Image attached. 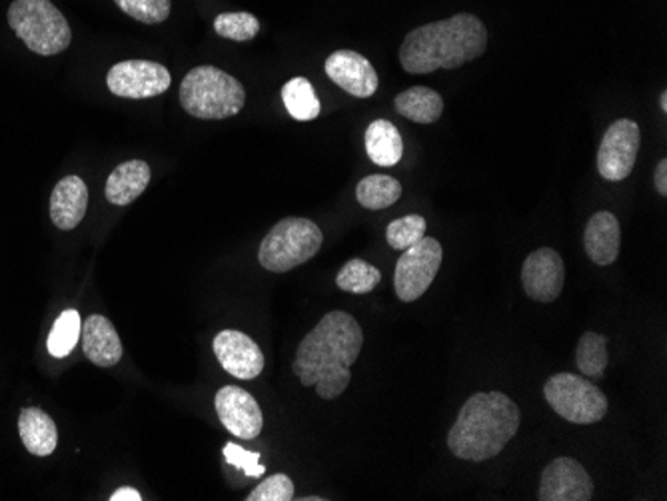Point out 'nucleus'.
Listing matches in <instances>:
<instances>
[{
  "mask_svg": "<svg viewBox=\"0 0 667 501\" xmlns=\"http://www.w3.org/2000/svg\"><path fill=\"white\" fill-rule=\"evenodd\" d=\"M143 500V495L138 493V491L134 490V488H121V490H116L113 493V498L111 501H140Z\"/></svg>",
  "mask_w": 667,
  "mask_h": 501,
  "instance_id": "72a5a7b5",
  "label": "nucleus"
},
{
  "mask_svg": "<svg viewBox=\"0 0 667 501\" xmlns=\"http://www.w3.org/2000/svg\"><path fill=\"white\" fill-rule=\"evenodd\" d=\"M518 404L502 392H480L463 401L458 420L448 431V450L468 461L492 460L520 430Z\"/></svg>",
  "mask_w": 667,
  "mask_h": 501,
  "instance_id": "7ed1b4c3",
  "label": "nucleus"
},
{
  "mask_svg": "<svg viewBox=\"0 0 667 501\" xmlns=\"http://www.w3.org/2000/svg\"><path fill=\"white\" fill-rule=\"evenodd\" d=\"M654 186L657 192L661 196H667V160L661 158L656 166V175H654Z\"/></svg>",
  "mask_w": 667,
  "mask_h": 501,
  "instance_id": "473e14b6",
  "label": "nucleus"
},
{
  "mask_svg": "<svg viewBox=\"0 0 667 501\" xmlns=\"http://www.w3.org/2000/svg\"><path fill=\"white\" fill-rule=\"evenodd\" d=\"M19 434L24 448L37 458H46L59 446L56 424L41 408H22L19 414Z\"/></svg>",
  "mask_w": 667,
  "mask_h": 501,
  "instance_id": "aec40b11",
  "label": "nucleus"
},
{
  "mask_svg": "<svg viewBox=\"0 0 667 501\" xmlns=\"http://www.w3.org/2000/svg\"><path fill=\"white\" fill-rule=\"evenodd\" d=\"M282 101H284L288 114L300 123H310V121L319 118L320 111H322V104H320L312 82L304 76H296L284 84Z\"/></svg>",
  "mask_w": 667,
  "mask_h": 501,
  "instance_id": "5701e85b",
  "label": "nucleus"
},
{
  "mask_svg": "<svg viewBox=\"0 0 667 501\" xmlns=\"http://www.w3.org/2000/svg\"><path fill=\"white\" fill-rule=\"evenodd\" d=\"M324 242V234L316 222L309 218H284L272 226L258 250L260 267L268 272H290L316 257Z\"/></svg>",
  "mask_w": 667,
  "mask_h": 501,
  "instance_id": "423d86ee",
  "label": "nucleus"
},
{
  "mask_svg": "<svg viewBox=\"0 0 667 501\" xmlns=\"http://www.w3.org/2000/svg\"><path fill=\"white\" fill-rule=\"evenodd\" d=\"M592 495L594 481L577 460L555 458L542 471L540 501H590Z\"/></svg>",
  "mask_w": 667,
  "mask_h": 501,
  "instance_id": "9b49d317",
  "label": "nucleus"
},
{
  "mask_svg": "<svg viewBox=\"0 0 667 501\" xmlns=\"http://www.w3.org/2000/svg\"><path fill=\"white\" fill-rule=\"evenodd\" d=\"M225 458H227L230 466H235L238 470L244 471L248 478H260L264 476L267 468L260 466V453L258 451H248L244 448H240L237 443L228 441L225 446Z\"/></svg>",
  "mask_w": 667,
  "mask_h": 501,
  "instance_id": "2f4dec72",
  "label": "nucleus"
},
{
  "mask_svg": "<svg viewBox=\"0 0 667 501\" xmlns=\"http://www.w3.org/2000/svg\"><path fill=\"white\" fill-rule=\"evenodd\" d=\"M180 104L200 121H225L247 104V91L228 72L205 64L188 72L180 84Z\"/></svg>",
  "mask_w": 667,
  "mask_h": 501,
  "instance_id": "20e7f679",
  "label": "nucleus"
},
{
  "mask_svg": "<svg viewBox=\"0 0 667 501\" xmlns=\"http://www.w3.org/2000/svg\"><path fill=\"white\" fill-rule=\"evenodd\" d=\"M366 153L369 160L378 166H394L404 156L402 134L390 121L378 118L366 131Z\"/></svg>",
  "mask_w": 667,
  "mask_h": 501,
  "instance_id": "4be33fe9",
  "label": "nucleus"
},
{
  "mask_svg": "<svg viewBox=\"0 0 667 501\" xmlns=\"http://www.w3.org/2000/svg\"><path fill=\"white\" fill-rule=\"evenodd\" d=\"M622 228L612 212H597L587 220L584 248L587 258L597 267H612L619 257Z\"/></svg>",
  "mask_w": 667,
  "mask_h": 501,
  "instance_id": "f3484780",
  "label": "nucleus"
},
{
  "mask_svg": "<svg viewBox=\"0 0 667 501\" xmlns=\"http://www.w3.org/2000/svg\"><path fill=\"white\" fill-rule=\"evenodd\" d=\"M108 91L121 98H155L165 94L173 76L163 64L153 61H124L114 64L106 76Z\"/></svg>",
  "mask_w": 667,
  "mask_h": 501,
  "instance_id": "9d476101",
  "label": "nucleus"
},
{
  "mask_svg": "<svg viewBox=\"0 0 667 501\" xmlns=\"http://www.w3.org/2000/svg\"><path fill=\"white\" fill-rule=\"evenodd\" d=\"M81 332H83L81 314L76 310L62 312L61 316L56 317L49 342H46L49 352L54 358H66L72 349L76 348V344L81 340Z\"/></svg>",
  "mask_w": 667,
  "mask_h": 501,
  "instance_id": "a878e982",
  "label": "nucleus"
},
{
  "mask_svg": "<svg viewBox=\"0 0 667 501\" xmlns=\"http://www.w3.org/2000/svg\"><path fill=\"white\" fill-rule=\"evenodd\" d=\"M216 414L232 436L240 440H257L264 426L262 409L257 398L238 386L218 389L215 398Z\"/></svg>",
  "mask_w": 667,
  "mask_h": 501,
  "instance_id": "f8f14e48",
  "label": "nucleus"
},
{
  "mask_svg": "<svg viewBox=\"0 0 667 501\" xmlns=\"http://www.w3.org/2000/svg\"><path fill=\"white\" fill-rule=\"evenodd\" d=\"M544 398L564 420L590 426L606 418V394L594 386V379L582 378L570 372L555 374L544 384Z\"/></svg>",
  "mask_w": 667,
  "mask_h": 501,
  "instance_id": "0eeeda50",
  "label": "nucleus"
},
{
  "mask_svg": "<svg viewBox=\"0 0 667 501\" xmlns=\"http://www.w3.org/2000/svg\"><path fill=\"white\" fill-rule=\"evenodd\" d=\"M396 111L416 124H434L444 113V98L428 86H411L394 98Z\"/></svg>",
  "mask_w": 667,
  "mask_h": 501,
  "instance_id": "412c9836",
  "label": "nucleus"
},
{
  "mask_svg": "<svg viewBox=\"0 0 667 501\" xmlns=\"http://www.w3.org/2000/svg\"><path fill=\"white\" fill-rule=\"evenodd\" d=\"M486 46L488 31L483 22L470 12H460L414 29L402 42L400 64L410 74L452 71L480 59Z\"/></svg>",
  "mask_w": 667,
  "mask_h": 501,
  "instance_id": "f03ea898",
  "label": "nucleus"
},
{
  "mask_svg": "<svg viewBox=\"0 0 667 501\" xmlns=\"http://www.w3.org/2000/svg\"><path fill=\"white\" fill-rule=\"evenodd\" d=\"M564 282V258L552 248H540L525 258L522 267V284L528 298L542 304H550L562 294Z\"/></svg>",
  "mask_w": 667,
  "mask_h": 501,
  "instance_id": "ddd939ff",
  "label": "nucleus"
},
{
  "mask_svg": "<svg viewBox=\"0 0 667 501\" xmlns=\"http://www.w3.org/2000/svg\"><path fill=\"white\" fill-rule=\"evenodd\" d=\"M639 144H642V133L637 123L629 118H619L612 124L597 150L600 176L609 182L626 180L636 166Z\"/></svg>",
  "mask_w": 667,
  "mask_h": 501,
  "instance_id": "1a4fd4ad",
  "label": "nucleus"
},
{
  "mask_svg": "<svg viewBox=\"0 0 667 501\" xmlns=\"http://www.w3.org/2000/svg\"><path fill=\"white\" fill-rule=\"evenodd\" d=\"M381 282V270L359 258H352L346 262L336 276V286L352 294H368Z\"/></svg>",
  "mask_w": 667,
  "mask_h": 501,
  "instance_id": "bb28decb",
  "label": "nucleus"
},
{
  "mask_svg": "<svg viewBox=\"0 0 667 501\" xmlns=\"http://www.w3.org/2000/svg\"><path fill=\"white\" fill-rule=\"evenodd\" d=\"M9 24L34 54L54 56L71 46L69 21L51 0H14L9 9Z\"/></svg>",
  "mask_w": 667,
  "mask_h": 501,
  "instance_id": "39448f33",
  "label": "nucleus"
},
{
  "mask_svg": "<svg viewBox=\"0 0 667 501\" xmlns=\"http://www.w3.org/2000/svg\"><path fill=\"white\" fill-rule=\"evenodd\" d=\"M118 9L144 24L165 22L173 11V0H114Z\"/></svg>",
  "mask_w": 667,
  "mask_h": 501,
  "instance_id": "c756f323",
  "label": "nucleus"
},
{
  "mask_svg": "<svg viewBox=\"0 0 667 501\" xmlns=\"http://www.w3.org/2000/svg\"><path fill=\"white\" fill-rule=\"evenodd\" d=\"M294 500V483L286 473H274L267 481L250 491L247 501H290Z\"/></svg>",
  "mask_w": 667,
  "mask_h": 501,
  "instance_id": "7c9ffc66",
  "label": "nucleus"
},
{
  "mask_svg": "<svg viewBox=\"0 0 667 501\" xmlns=\"http://www.w3.org/2000/svg\"><path fill=\"white\" fill-rule=\"evenodd\" d=\"M150 185V166L144 160H128L116 166L106 180L104 195L114 206L133 205L138 196Z\"/></svg>",
  "mask_w": 667,
  "mask_h": 501,
  "instance_id": "6ab92c4d",
  "label": "nucleus"
},
{
  "mask_svg": "<svg viewBox=\"0 0 667 501\" xmlns=\"http://www.w3.org/2000/svg\"><path fill=\"white\" fill-rule=\"evenodd\" d=\"M659 108H661V111H664V113H667V93H666V91H664V93L659 94Z\"/></svg>",
  "mask_w": 667,
  "mask_h": 501,
  "instance_id": "f704fd0d",
  "label": "nucleus"
},
{
  "mask_svg": "<svg viewBox=\"0 0 667 501\" xmlns=\"http://www.w3.org/2000/svg\"><path fill=\"white\" fill-rule=\"evenodd\" d=\"M575 364L585 378L602 379L607 368V338L597 332H585L575 348Z\"/></svg>",
  "mask_w": 667,
  "mask_h": 501,
  "instance_id": "393cba45",
  "label": "nucleus"
},
{
  "mask_svg": "<svg viewBox=\"0 0 667 501\" xmlns=\"http://www.w3.org/2000/svg\"><path fill=\"white\" fill-rule=\"evenodd\" d=\"M88 208V188L83 178L66 176L54 186L51 195V218L56 228L74 230L83 222Z\"/></svg>",
  "mask_w": 667,
  "mask_h": 501,
  "instance_id": "a211bd4d",
  "label": "nucleus"
},
{
  "mask_svg": "<svg viewBox=\"0 0 667 501\" xmlns=\"http://www.w3.org/2000/svg\"><path fill=\"white\" fill-rule=\"evenodd\" d=\"M215 354L220 366L238 379H257L264 369L262 349L238 330H225L216 336Z\"/></svg>",
  "mask_w": 667,
  "mask_h": 501,
  "instance_id": "4468645a",
  "label": "nucleus"
},
{
  "mask_svg": "<svg viewBox=\"0 0 667 501\" xmlns=\"http://www.w3.org/2000/svg\"><path fill=\"white\" fill-rule=\"evenodd\" d=\"M84 356L98 368H113L123 359V342L108 317L93 314L83 324Z\"/></svg>",
  "mask_w": 667,
  "mask_h": 501,
  "instance_id": "dca6fc26",
  "label": "nucleus"
},
{
  "mask_svg": "<svg viewBox=\"0 0 667 501\" xmlns=\"http://www.w3.org/2000/svg\"><path fill=\"white\" fill-rule=\"evenodd\" d=\"M444 250L436 238L424 236L420 242L406 248L396 264L394 288L396 296L402 302H416L420 300L426 290L436 280V274L441 267Z\"/></svg>",
  "mask_w": 667,
  "mask_h": 501,
  "instance_id": "6e6552de",
  "label": "nucleus"
},
{
  "mask_svg": "<svg viewBox=\"0 0 667 501\" xmlns=\"http://www.w3.org/2000/svg\"><path fill=\"white\" fill-rule=\"evenodd\" d=\"M402 185L386 175L366 176L356 186V198L359 205L368 210H384L400 200Z\"/></svg>",
  "mask_w": 667,
  "mask_h": 501,
  "instance_id": "b1692460",
  "label": "nucleus"
},
{
  "mask_svg": "<svg viewBox=\"0 0 667 501\" xmlns=\"http://www.w3.org/2000/svg\"><path fill=\"white\" fill-rule=\"evenodd\" d=\"M215 31L228 41L248 42L257 39L260 22L250 12H222L216 17Z\"/></svg>",
  "mask_w": 667,
  "mask_h": 501,
  "instance_id": "cd10ccee",
  "label": "nucleus"
},
{
  "mask_svg": "<svg viewBox=\"0 0 667 501\" xmlns=\"http://www.w3.org/2000/svg\"><path fill=\"white\" fill-rule=\"evenodd\" d=\"M426 218L420 215H408L404 218L394 220L386 228V240L394 250H400L404 252L406 248L420 242L421 238L426 236Z\"/></svg>",
  "mask_w": 667,
  "mask_h": 501,
  "instance_id": "c85d7f7f",
  "label": "nucleus"
},
{
  "mask_svg": "<svg viewBox=\"0 0 667 501\" xmlns=\"http://www.w3.org/2000/svg\"><path fill=\"white\" fill-rule=\"evenodd\" d=\"M324 71L332 82L354 98H369L378 91V72L372 62L356 51H336L330 54Z\"/></svg>",
  "mask_w": 667,
  "mask_h": 501,
  "instance_id": "2eb2a0df",
  "label": "nucleus"
},
{
  "mask_svg": "<svg viewBox=\"0 0 667 501\" xmlns=\"http://www.w3.org/2000/svg\"><path fill=\"white\" fill-rule=\"evenodd\" d=\"M364 346L356 317L334 310L304 336L292 364L304 388H316L320 398L336 399L348 388L354 362Z\"/></svg>",
  "mask_w": 667,
  "mask_h": 501,
  "instance_id": "f257e3e1",
  "label": "nucleus"
}]
</instances>
